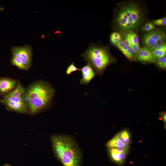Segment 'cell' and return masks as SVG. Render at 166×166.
<instances>
[{"instance_id":"6da1fadb","label":"cell","mask_w":166,"mask_h":166,"mask_svg":"<svg viewBox=\"0 0 166 166\" xmlns=\"http://www.w3.org/2000/svg\"><path fill=\"white\" fill-rule=\"evenodd\" d=\"M55 90L48 82L38 81L26 89L25 100L28 113L36 114L47 108L52 103Z\"/></svg>"},{"instance_id":"7a4b0ae2","label":"cell","mask_w":166,"mask_h":166,"mask_svg":"<svg viewBox=\"0 0 166 166\" xmlns=\"http://www.w3.org/2000/svg\"><path fill=\"white\" fill-rule=\"evenodd\" d=\"M51 141L55 155L64 166H80L82 152L73 138L66 135H54Z\"/></svg>"},{"instance_id":"3957f363","label":"cell","mask_w":166,"mask_h":166,"mask_svg":"<svg viewBox=\"0 0 166 166\" xmlns=\"http://www.w3.org/2000/svg\"><path fill=\"white\" fill-rule=\"evenodd\" d=\"M144 13L136 3L131 2L122 5L116 16L117 28L122 32L137 30L144 21Z\"/></svg>"},{"instance_id":"277c9868","label":"cell","mask_w":166,"mask_h":166,"mask_svg":"<svg viewBox=\"0 0 166 166\" xmlns=\"http://www.w3.org/2000/svg\"><path fill=\"white\" fill-rule=\"evenodd\" d=\"M81 56L97 73H100L111 61L110 56L106 48L93 44H90Z\"/></svg>"},{"instance_id":"5b68a950","label":"cell","mask_w":166,"mask_h":166,"mask_svg":"<svg viewBox=\"0 0 166 166\" xmlns=\"http://www.w3.org/2000/svg\"><path fill=\"white\" fill-rule=\"evenodd\" d=\"M13 56L19 57L28 69L32 65V50L31 47L25 45L15 47L12 49Z\"/></svg>"},{"instance_id":"8992f818","label":"cell","mask_w":166,"mask_h":166,"mask_svg":"<svg viewBox=\"0 0 166 166\" xmlns=\"http://www.w3.org/2000/svg\"><path fill=\"white\" fill-rule=\"evenodd\" d=\"M110 160L119 166L125 163L130 148H107Z\"/></svg>"},{"instance_id":"52a82bcc","label":"cell","mask_w":166,"mask_h":166,"mask_svg":"<svg viewBox=\"0 0 166 166\" xmlns=\"http://www.w3.org/2000/svg\"><path fill=\"white\" fill-rule=\"evenodd\" d=\"M166 35L164 31L160 29L151 31L143 37V43L147 47L152 46L159 40H165Z\"/></svg>"},{"instance_id":"ba28073f","label":"cell","mask_w":166,"mask_h":166,"mask_svg":"<svg viewBox=\"0 0 166 166\" xmlns=\"http://www.w3.org/2000/svg\"><path fill=\"white\" fill-rule=\"evenodd\" d=\"M0 102L5 106L6 109L8 110L23 113H29L26 103H19L4 98L0 99Z\"/></svg>"},{"instance_id":"9c48e42d","label":"cell","mask_w":166,"mask_h":166,"mask_svg":"<svg viewBox=\"0 0 166 166\" xmlns=\"http://www.w3.org/2000/svg\"><path fill=\"white\" fill-rule=\"evenodd\" d=\"M18 83L17 80L14 79L0 77V95H6L10 93L15 88Z\"/></svg>"},{"instance_id":"30bf717a","label":"cell","mask_w":166,"mask_h":166,"mask_svg":"<svg viewBox=\"0 0 166 166\" xmlns=\"http://www.w3.org/2000/svg\"><path fill=\"white\" fill-rule=\"evenodd\" d=\"M82 74V78L80 79V83L81 85H87L94 78L95 73L93 67L89 63L82 67L80 69Z\"/></svg>"},{"instance_id":"8fae6325","label":"cell","mask_w":166,"mask_h":166,"mask_svg":"<svg viewBox=\"0 0 166 166\" xmlns=\"http://www.w3.org/2000/svg\"><path fill=\"white\" fill-rule=\"evenodd\" d=\"M136 58L140 61H152L153 56L152 52L146 46L140 48Z\"/></svg>"},{"instance_id":"7c38bea8","label":"cell","mask_w":166,"mask_h":166,"mask_svg":"<svg viewBox=\"0 0 166 166\" xmlns=\"http://www.w3.org/2000/svg\"><path fill=\"white\" fill-rule=\"evenodd\" d=\"M107 148H130V146L122 142L116 135L108 141L106 144Z\"/></svg>"},{"instance_id":"4fadbf2b","label":"cell","mask_w":166,"mask_h":166,"mask_svg":"<svg viewBox=\"0 0 166 166\" xmlns=\"http://www.w3.org/2000/svg\"><path fill=\"white\" fill-rule=\"evenodd\" d=\"M115 45L127 58L131 59L134 58L133 51L124 44L122 39Z\"/></svg>"},{"instance_id":"5bb4252c","label":"cell","mask_w":166,"mask_h":166,"mask_svg":"<svg viewBox=\"0 0 166 166\" xmlns=\"http://www.w3.org/2000/svg\"><path fill=\"white\" fill-rule=\"evenodd\" d=\"M126 145L130 146L131 143V134L129 130L124 129L115 135Z\"/></svg>"},{"instance_id":"9a60e30c","label":"cell","mask_w":166,"mask_h":166,"mask_svg":"<svg viewBox=\"0 0 166 166\" xmlns=\"http://www.w3.org/2000/svg\"><path fill=\"white\" fill-rule=\"evenodd\" d=\"M26 88L20 83H18L15 88L10 93L4 96L14 97H24Z\"/></svg>"},{"instance_id":"2e32d148","label":"cell","mask_w":166,"mask_h":166,"mask_svg":"<svg viewBox=\"0 0 166 166\" xmlns=\"http://www.w3.org/2000/svg\"><path fill=\"white\" fill-rule=\"evenodd\" d=\"M124 38L128 41L130 45L134 44L140 46L137 35L132 31L127 32L125 35Z\"/></svg>"},{"instance_id":"e0dca14e","label":"cell","mask_w":166,"mask_h":166,"mask_svg":"<svg viewBox=\"0 0 166 166\" xmlns=\"http://www.w3.org/2000/svg\"><path fill=\"white\" fill-rule=\"evenodd\" d=\"M11 61L12 65L16 66L20 69L25 70L28 69L23 64L21 59L18 57L12 55Z\"/></svg>"},{"instance_id":"ac0fdd59","label":"cell","mask_w":166,"mask_h":166,"mask_svg":"<svg viewBox=\"0 0 166 166\" xmlns=\"http://www.w3.org/2000/svg\"><path fill=\"white\" fill-rule=\"evenodd\" d=\"M152 52L153 56V61H155L158 58L166 56V49L159 50L155 49Z\"/></svg>"},{"instance_id":"d6986e66","label":"cell","mask_w":166,"mask_h":166,"mask_svg":"<svg viewBox=\"0 0 166 166\" xmlns=\"http://www.w3.org/2000/svg\"><path fill=\"white\" fill-rule=\"evenodd\" d=\"M111 42L114 45H116L121 39L120 34L117 32H113L111 34L110 37Z\"/></svg>"},{"instance_id":"ffe728a7","label":"cell","mask_w":166,"mask_h":166,"mask_svg":"<svg viewBox=\"0 0 166 166\" xmlns=\"http://www.w3.org/2000/svg\"><path fill=\"white\" fill-rule=\"evenodd\" d=\"M78 71H80V69L74 65V62H73L67 68L66 73L67 75H69L72 73Z\"/></svg>"},{"instance_id":"44dd1931","label":"cell","mask_w":166,"mask_h":166,"mask_svg":"<svg viewBox=\"0 0 166 166\" xmlns=\"http://www.w3.org/2000/svg\"><path fill=\"white\" fill-rule=\"evenodd\" d=\"M156 61L157 65L160 68L165 69L166 68V58L165 57L158 58Z\"/></svg>"},{"instance_id":"7402d4cb","label":"cell","mask_w":166,"mask_h":166,"mask_svg":"<svg viewBox=\"0 0 166 166\" xmlns=\"http://www.w3.org/2000/svg\"><path fill=\"white\" fill-rule=\"evenodd\" d=\"M155 29L153 24L150 22L146 23L142 27V30L144 31H149Z\"/></svg>"},{"instance_id":"603a6c76","label":"cell","mask_w":166,"mask_h":166,"mask_svg":"<svg viewBox=\"0 0 166 166\" xmlns=\"http://www.w3.org/2000/svg\"><path fill=\"white\" fill-rule=\"evenodd\" d=\"M154 24L159 26H165L166 25V18L164 17L162 18L155 20L152 21Z\"/></svg>"},{"instance_id":"cb8c5ba5","label":"cell","mask_w":166,"mask_h":166,"mask_svg":"<svg viewBox=\"0 0 166 166\" xmlns=\"http://www.w3.org/2000/svg\"><path fill=\"white\" fill-rule=\"evenodd\" d=\"M133 51L134 54V58H136L137 56L139 51L140 48V46L136 45H131L130 47Z\"/></svg>"},{"instance_id":"d4e9b609","label":"cell","mask_w":166,"mask_h":166,"mask_svg":"<svg viewBox=\"0 0 166 166\" xmlns=\"http://www.w3.org/2000/svg\"><path fill=\"white\" fill-rule=\"evenodd\" d=\"M165 40H159L157 41L156 44L158 45H161L165 43Z\"/></svg>"},{"instance_id":"484cf974","label":"cell","mask_w":166,"mask_h":166,"mask_svg":"<svg viewBox=\"0 0 166 166\" xmlns=\"http://www.w3.org/2000/svg\"><path fill=\"white\" fill-rule=\"evenodd\" d=\"M163 121L165 123L166 122V114L165 113L162 114V116Z\"/></svg>"},{"instance_id":"4316f807","label":"cell","mask_w":166,"mask_h":166,"mask_svg":"<svg viewBox=\"0 0 166 166\" xmlns=\"http://www.w3.org/2000/svg\"><path fill=\"white\" fill-rule=\"evenodd\" d=\"M11 166V165H9V164H6L5 165H4V166Z\"/></svg>"}]
</instances>
